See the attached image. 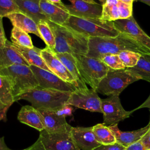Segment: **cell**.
Returning <instances> with one entry per match:
<instances>
[{"mask_svg": "<svg viewBox=\"0 0 150 150\" xmlns=\"http://www.w3.org/2000/svg\"><path fill=\"white\" fill-rule=\"evenodd\" d=\"M0 74L6 76L9 79L15 101L23 94L39 86L38 81L29 66L13 64L0 70Z\"/></svg>", "mask_w": 150, "mask_h": 150, "instance_id": "5b68a950", "label": "cell"}, {"mask_svg": "<svg viewBox=\"0 0 150 150\" xmlns=\"http://www.w3.org/2000/svg\"><path fill=\"white\" fill-rule=\"evenodd\" d=\"M40 39L46 45V47L53 51L55 47V39L53 33L47 21H41L37 23Z\"/></svg>", "mask_w": 150, "mask_h": 150, "instance_id": "f1b7e54d", "label": "cell"}, {"mask_svg": "<svg viewBox=\"0 0 150 150\" xmlns=\"http://www.w3.org/2000/svg\"><path fill=\"white\" fill-rule=\"evenodd\" d=\"M93 131L97 141L101 145L114 144L116 139L108 126L103 124H97L93 126Z\"/></svg>", "mask_w": 150, "mask_h": 150, "instance_id": "d4e9b609", "label": "cell"}, {"mask_svg": "<svg viewBox=\"0 0 150 150\" xmlns=\"http://www.w3.org/2000/svg\"><path fill=\"white\" fill-rule=\"evenodd\" d=\"M40 54L45 64L52 73L65 81L73 84L77 88H79L75 79L52 50L46 47L41 49Z\"/></svg>", "mask_w": 150, "mask_h": 150, "instance_id": "4fadbf2b", "label": "cell"}, {"mask_svg": "<svg viewBox=\"0 0 150 150\" xmlns=\"http://www.w3.org/2000/svg\"><path fill=\"white\" fill-rule=\"evenodd\" d=\"M11 39L13 43L22 47L27 48H33L34 47L29 34L15 26H13L11 30Z\"/></svg>", "mask_w": 150, "mask_h": 150, "instance_id": "f546056e", "label": "cell"}, {"mask_svg": "<svg viewBox=\"0 0 150 150\" xmlns=\"http://www.w3.org/2000/svg\"><path fill=\"white\" fill-rule=\"evenodd\" d=\"M11 106H6L5 108H4L3 110L0 111V121L2 120L6 121V112L8 110Z\"/></svg>", "mask_w": 150, "mask_h": 150, "instance_id": "7bdbcfd3", "label": "cell"}, {"mask_svg": "<svg viewBox=\"0 0 150 150\" xmlns=\"http://www.w3.org/2000/svg\"><path fill=\"white\" fill-rule=\"evenodd\" d=\"M40 113L44 130L49 133L70 131L71 126L66 121V117L59 115L54 110L38 109Z\"/></svg>", "mask_w": 150, "mask_h": 150, "instance_id": "9a60e30c", "label": "cell"}, {"mask_svg": "<svg viewBox=\"0 0 150 150\" xmlns=\"http://www.w3.org/2000/svg\"><path fill=\"white\" fill-rule=\"evenodd\" d=\"M125 150H147L140 140L135 142L125 148Z\"/></svg>", "mask_w": 150, "mask_h": 150, "instance_id": "8d00e7d4", "label": "cell"}, {"mask_svg": "<svg viewBox=\"0 0 150 150\" xmlns=\"http://www.w3.org/2000/svg\"><path fill=\"white\" fill-rule=\"evenodd\" d=\"M22 150H46V149L44 146L42 142L41 141V139H40V138H38V139L33 144H32L29 147Z\"/></svg>", "mask_w": 150, "mask_h": 150, "instance_id": "f35d334b", "label": "cell"}, {"mask_svg": "<svg viewBox=\"0 0 150 150\" xmlns=\"http://www.w3.org/2000/svg\"><path fill=\"white\" fill-rule=\"evenodd\" d=\"M130 50L141 54H150V52L142 47L128 35L120 32L115 37L88 38V51L86 56L101 59L107 54H118L122 51Z\"/></svg>", "mask_w": 150, "mask_h": 150, "instance_id": "6da1fadb", "label": "cell"}, {"mask_svg": "<svg viewBox=\"0 0 150 150\" xmlns=\"http://www.w3.org/2000/svg\"><path fill=\"white\" fill-rule=\"evenodd\" d=\"M0 150H11L6 145L4 137L0 138Z\"/></svg>", "mask_w": 150, "mask_h": 150, "instance_id": "ee69618b", "label": "cell"}, {"mask_svg": "<svg viewBox=\"0 0 150 150\" xmlns=\"http://www.w3.org/2000/svg\"><path fill=\"white\" fill-rule=\"evenodd\" d=\"M70 131L49 133L43 129L39 138L46 150H80L73 141Z\"/></svg>", "mask_w": 150, "mask_h": 150, "instance_id": "30bf717a", "label": "cell"}, {"mask_svg": "<svg viewBox=\"0 0 150 150\" xmlns=\"http://www.w3.org/2000/svg\"><path fill=\"white\" fill-rule=\"evenodd\" d=\"M149 150H150V149H149Z\"/></svg>", "mask_w": 150, "mask_h": 150, "instance_id": "f907efd6", "label": "cell"}, {"mask_svg": "<svg viewBox=\"0 0 150 150\" xmlns=\"http://www.w3.org/2000/svg\"><path fill=\"white\" fill-rule=\"evenodd\" d=\"M18 120L23 124L35 128L39 132L44 129L42 117L38 109L32 105L22 107L18 114Z\"/></svg>", "mask_w": 150, "mask_h": 150, "instance_id": "d6986e66", "label": "cell"}, {"mask_svg": "<svg viewBox=\"0 0 150 150\" xmlns=\"http://www.w3.org/2000/svg\"><path fill=\"white\" fill-rule=\"evenodd\" d=\"M135 74L138 75L141 80L147 81L150 80V54L141 55L138 63L132 67L126 68Z\"/></svg>", "mask_w": 150, "mask_h": 150, "instance_id": "4316f807", "label": "cell"}, {"mask_svg": "<svg viewBox=\"0 0 150 150\" xmlns=\"http://www.w3.org/2000/svg\"><path fill=\"white\" fill-rule=\"evenodd\" d=\"M74 107L69 104H65L62 107L56 110H54L55 112L60 116L66 117L69 115H71L74 111Z\"/></svg>", "mask_w": 150, "mask_h": 150, "instance_id": "e575fe53", "label": "cell"}, {"mask_svg": "<svg viewBox=\"0 0 150 150\" xmlns=\"http://www.w3.org/2000/svg\"><path fill=\"white\" fill-rule=\"evenodd\" d=\"M150 121V118H149ZM142 144H144L145 148L147 150L150 149V125L148 128V130L145 133V134L143 136V137L141 139Z\"/></svg>", "mask_w": 150, "mask_h": 150, "instance_id": "ab89813d", "label": "cell"}, {"mask_svg": "<svg viewBox=\"0 0 150 150\" xmlns=\"http://www.w3.org/2000/svg\"><path fill=\"white\" fill-rule=\"evenodd\" d=\"M141 80V77L125 69H109L107 75L100 82L96 91L107 96H118L129 84Z\"/></svg>", "mask_w": 150, "mask_h": 150, "instance_id": "8992f818", "label": "cell"}, {"mask_svg": "<svg viewBox=\"0 0 150 150\" xmlns=\"http://www.w3.org/2000/svg\"><path fill=\"white\" fill-rule=\"evenodd\" d=\"M84 1H86V2H89V3H92V4H96V2L94 1V0H83Z\"/></svg>", "mask_w": 150, "mask_h": 150, "instance_id": "7dc6e473", "label": "cell"}, {"mask_svg": "<svg viewBox=\"0 0 150 150\" xmlns=\"http://www.w3.org/2000/svg\"><path fill=\"white\" fill-rule=\"evenodd\" d=\"M118 2L119 0H106L102 4V12L100 19L109 22H114L120 19Z\"/></svg>", "mask_w": 150, "mask_h": 150, "instance_id": "83f0119b", "label": "cell"}, {"mask_svg": "<svg viewBox=\"0 0 150 150\" xmlns=\"http://www.w3.org/2000/svg\"><path fill=\"white\" fill-rule=\"evenodd\" d=\"M113 22L116 29L120 32L128 35L150 52V36L141 28L133 16L128 19H118Z\"/></svg>", "mask_w": 150, "mask_h": 150, "instance_id": "7c38bea8", "label": "cell"}, {"mask_svg": "<svg viewBox=\"0 0 150 150\" xmlns=\"http://www.w3.org/2000/svg\"><path fill=\"white\" fill-rule=\"evenodd\" d=\"M148 82L150 83V80L148 81ZM143 108H147L150 110V94H149L148 97L145 100V101L143 103H142L139 106H138V107L134 108L133 110V111H135L136 110H138L139 109Z\"/></svg>", "mask_w": 150, "mask_h": 150, "instance_id": "60d3db41", "label": "cell"}, {"mask_svg": "<svg viewBox=\"0 0 150 150\" xmlns=\"http://www.w3.org/2000/svg\"><path fill=\"white\" fill-rule=\"evenodd\" d=\"M119 1L129 5H132L133 2L134 1V0H119Z\"/></svg>", "mask_w": 150, "mask_h": 150, "instance_id": "f6af8a7d", "label": "cell"}, {"mask_svg": "<svg viewBox=\"0 0 150 150\" xmlns=\"http://www.w3.org/2000/svg\"><path fill=\"white\" fill-rule=\"evenodd\" d=\"M118 8L120 19H128L132 16V5H129L119 1Z\"/></svg>", "mask_w": 150, "mask_h": 150, "instance_id": "836d02e7", "label": "cell"}, {"mask_svg": "<svg viewBox=\"0 0 150 150\" xmlns=\"http://www.w3.org/2000/svg\"><path fill=\"white\" fill-rule=\"evenodd\" d=\"M15 101L13 88L9 79L0 74V102L5 106H11Z\"/></svg>", "mask_w": 150, "mask_h": 150, "instance_id": "484cf974", "label": "cell"}, {"mask_svg": "<svg viewBox=\"0 0 150 150\" xmlns=\"http://www.w3.org/2000/svg\"><path fill=\"white\" fill-rule=\"evenodd\" d=\"M71 93L38 86L19 97L36 109L56 110L66 104Z\"/></svg>", "mask_w": 150, "mask_h": 150, "instance_id": "3957f363", "label": "cell"}, {"mask_svg": "<svg viewBox=\"0 0 150 150\" xmlns=\"http://www.w3.org/2000/svg\"><path fill=\"white\" fill-rule=\"evenodd\" d=\"M70 132L73 141L80 150H93L101 145L96 138L93 127H72Z\"/></svg>", "mask_w": 150, "mask_h": 150, "instance_id": "2e32d148", "label": "cell"}, {"mask_svg": "<svg viewBox=\"0 0 150 150\" xmlns=\"http://www.w3.org/2000/svg\"><path fill=\"white\" fill-rule=\"evenodd\" d=\"M47 1H49V2H50L51 4H53L57 6H59L65 10H66V8L65 7V4H64L61 0H47ZM67 11V10H66Z\"/></svg>", "mask_w": 150, "mask_h": 150, "instance_id": "b9f144b4", "label": "cell"}, {"mask_svg": "<svg viewBox=\"0 0 150 150\" xmlns=\"http://www.w3.org/2000/svg\"><path fill=\"white\" fill-rule=\"evenodd\" d=\"M47 22L55 39V47L53 51L54 53L86 55L88 36L67 26Z\"/></svg>", "mask_w": 150, "mask_h": 150, "instance_id": "7a4b0ae2", "label": "cell"}, {"mask_svg": "<svg viewBox=\"0 0 150 150\" xmlns=\"http://www.w3.org/2000/svg\"><path fill=\"white\" fill-rule=\"evenodd\" d=\"M98 1H99L100 2H101L103 4L105 2V1H106V0H98Z\"/></svg>", "mask_w": 150, "mask_h": 150, "instance_id": "681fc988", "label": "cell"}, {"mask_svg": "<svg viewBox=\"0 0 150 150\" xmlns=\"http://www.w3.org/2000/svg\"><path fill=\"white\" fill-rule=\"evenodd\" d=\"M30 68L41 87L70 93L77 89L73 84L65 81L51 71L34 66H30Z\"/></svg>", "mask_w": 150, "mask_h": 150, "instance_id": "8fae6325", "label": "cell"}, {"mask_svg": "<svg viewBox=\"0 0 150 150\" xmlns=\"http://www.w3.org/2000/svg\"><path fill=\"white\" fill-rule=\"evenodd\" d=\"M56 56L65 66L73 78L78 84L79 88H87L86 83L84 81L77 67V62L74 56L68 53H55Z\"/></svg>", "mask_w": 150, "mask_h": 150, "instance_id": "cb8c5ba5", "label": "cell"}, {"mask_svg": "<svg viewBox=\"0 0 150 150\" xmlns=\"http://www.w3.org/2000/svg\"><path fill=\"white\" fill-rule=\"evenodd\" d=\"M13 26L17 27L28 33H33L40 38L37 23L30 17L24 13L18 12L10 13L6 16Z\"/></svg>", "mask_w": 150, "mask_h": 150, "instance_id": "7402d4cb", "label": "cell"}, {"mask_svg": "<svg viewBox=\"0 0 150 150\" xmlns=\"http://www.w3.org/2000/svg\"><path fill=\"white\" fill-rule=\"evenodd\" d=\"M21 12L32 18L36 23L41 21H48L40 7V0H14Z\"/></svg>", "mask_w": 150, "mask_h": 150, "instance_id": "44dd1931", "label": "cell"}, {"mask_svg": "<svg viewBox=\"0 0 150 150\" xmlns=\"http://www.w3.org/2000/svg\"><path fill=\"white\" fill-rule=\"evenodd\" d=\"M64 25L88 37H115L120 33L113 22L100 18H83L70 15Z\"/></svg>", "mask_w": 150, "mask_h": 150, "instance_id": "277c9868", "label": "cell"}, {"mask_svg": "<svg viewBox=\"0 0 150 150\" xmlns=\"http://www.w3.org/2000/svg\"><path fill=\"white\" fill-rule=\"evenodd\" d=\"M7 40H8L5 36L3 26L2 17L0 16V47H3L4 46H5Z\"/></svg>", "mask_w": 150, "mask_h": 150, "instance_id": "74e56055", "label": "cell"}, {"mask_svg": "<svg viewBox=\"0 0 150 150\" xmlns=\"http://www.w3.org/2000/svg\"><path fill=\"white\" fill-rule=\"evenodd\" d=\"M149 125L150 121L145 127L132 131H122L118 128V124L111 125L108 127L113 133L116 142L126 148L130 144L140 140L148 130Z\"/></svg>", "mask_w": 150, "mask_h": 150, "instance_id": "ac0fdd59", "label": "cell"}, {"mask_svg": "<svg viewBox=\"0 0 150 150\" xmlns=\"http://www.w3.org/2000/svg\"><path fill=\"white\" fill-rule=\"evenodd\" d=\"M70 5H65L68 13L74 16L83 18H100L102 5L89 3L83 0H67Z\"/></svg>", "mask_w": 150, "mask_h": 150, "instance_id": "5bb4252c", "label": "cell"}, {"mask_svg": "<svg viewBox=\"0 0 150 150\" xmlns=\"http://www.w3.org/2000/svg\"><path fill=\"white\" fill-rule=\"evenodd\" d=\"M125 147L115 142L112 144L109 145H100L93 150H125Z\"/></svg>", "mask_w": 150, "mask_h": 150, "instance_id": "d590c367", "label": "cell"}, {"mask_svg": "<svg viewBox=\"0 0 150 150\" xmlns=\"http://www.w3.org/2000/svg\"><path fill=\"white\" fill-rule=\"evenodd\" d=\"M39 4L48 21L59 25H64L70 16L66 10L51 4L47 0H40Z\"/></svg>", "mask_w": 150, "mask_h": 150, "instance_id": "ffe728a7", "label": "cell"}, {"mask_svg": "<svg viewBox=\"0 0 150 150\" xmlns=\"http://www.w3.org/2000/svg\"><path fill=\"white\" fill-rule=\"evenodd\" d=\"M21 12L14 0H0V16L6 17L8 15Z\"/></svg>", "mask_w": 150, "mask_h": 150, "instance_id": "d6a6232c", "label": "cell"}, {"mask_svg": "<svg viewBox=\"0 0 150 150\" xmlns=\"http://www.w3.org/2000/svg\"><path fill=\"white\" fill-rule=\"evenodd\" d=\"M13 45L26 60L29 66H36L50 71L41 56V49L35 46L33 48H27L14 43Z\"/></svg>", "mask_w": 150, "mask_h": 150, "instance_id": "603a6c76", "label": "cell"}, {"mask_svg": "<svg viewBox=\"0 0 150 150\" xmlns=\"http://www.w3.org/2000/svg\"><path fill=\"white\" fill-rule=\"evenodd\" d=\"M66 104L91 112L102 113L101 99L92 88L76 89L71 93Z\"/></svg>", "mask_w": 150, "mask_h": 150, "instance_id": "ba28073f", "label": "cell"}, {"mask_svg": "<svg viewBox=\"0 0 150 150\" xmlns=\"http://www.w3.org/2000/svg\"><path fill=\"white\" fill-rule=\"evenodd\" d=\"M100 59L110 69L121 70L126 68L120 59L118 54H107Z\"/></svg>", "mask_w": 150, "mask_h": 150, "instance_id": "1f68e13d", "label": "cell"}, {"mask_svg": "<svg viewBox=\"0 0 150 150\" xmlns=\"http://www.w3.org/2000/svg\"><path fill=\"white\" fill-rule=\"evenodd\" d=\"M13 64H24L30 66L13 46L12 42L7 40L5 46L0 47V70Z\"/></svg>", "mask_w": 150, "mask_h": 150, "instance_id": "e0dca14e", "label": "cell"}, {"mask_svg": "<svg viewBox=\"0 0 150 150\" xmlns=\"http://www.w3.org/2000/svg\"><path fill=\"white\" fill-rule=\"evenodd\" d=\"M6 106H5V105H4L3 104H2L1 102H0V111L1 110H3L4 108H5Z\"/></svg>", "mask_w": 150, "mask_h": 150, "instance_id": "c3c4849f", "label": "cell"}, {"mask_svg": "<svg viewBox=\"0 0 150 150\" xmlns=\"http://www.w3.org/2000/svg\"><path fill=\"white\" fill-rule=\"evenodd\" d=\"M142 54L140 53L130 51H122L118 54L119 57L126 68L132 67L138 62Z\"/></svg>", "mask_w": 150, "mask_h": 150, "instance_id": "4dcf8cb0", "label": "cell"}, {"mask_svg": "<svg viewBox=\"0 0 150 150\" xmlns=\"http://www.w3.org/2000/svg\"><path fill=\"white\" fill-rule=\"evenodd\" d=\"M134 1H140L150 6V0H134Z\"/></svg>", "mask_w": 150, "mask_h": 150, "instance_id": "bcb514c9", "label": "cell"}, {"mask_svg": "<svg viewBox=\"0 0 150 150\" xmlns=\"http://www.w3.org/2000/svg\"><path fill=\"white\" fill-rule=\"evenodd\" d=\"M101 111L103 124L107 126L118 124L120 121L128 118L134 112L133 110L126 111L123 108L118 96H112L101 99Z\"/></svg>", "mask_w": 150, "mask_h": 150, "instance_id": "9c48e42d", "label": "cell"}, {"mask_svg": "<svg viewBox=\"0 0 150 150\" xmlns=\"http://www.w3.org/2000/svg\"><path fill=\"white\" fill-rule=\"evenodd\" d=\"M79 72L86 84L96 90L101 80L107 75L109 68L101 60L86 55L74 54Z\"/></svg>", "mask_w": 150, "mask_h": 150, "instance_id": "52a82bcc", "label": "cell"}]
</instances>
